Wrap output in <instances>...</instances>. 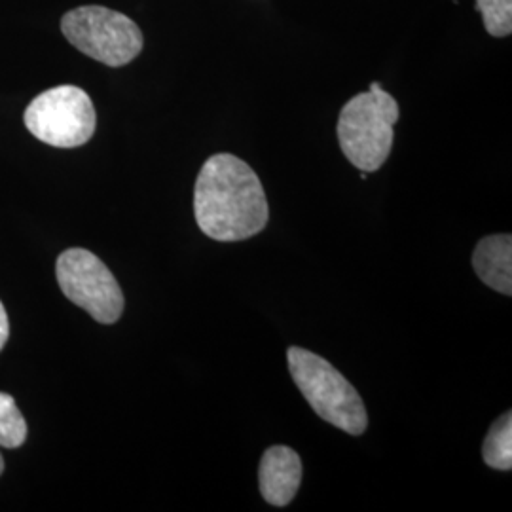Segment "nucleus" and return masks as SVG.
<instances>
[{"label": "nucleus", "instance_id": "8", "mask_svg": "<svg viewBox=\"0 0 512 512\" xmlns=\"http://www.w3.org/2000/svg\"><path fill=\"white\" fill-rule=\"evenodd\" d=\"M476 274L501 294H512V238L509 234H497L482 239L473 255Z\"/></svg>", "mask_w": 512, "mask_h": 512}, {"label": "nucleus", "instance_id": "9", "mask_svg": "<svg viewBox=\"0 0 512 512\" xmlns=\"http://www.w3.org/2000/svg\"><path fill=\"white\" fill-rule=\"evenodd\" d=\"M482 456L486 465L497 471H511L512 467V416L503 414L495 421L482 446Z\"/></svg>", "mask_w": 512, "mask_h": 512}, {"label": "nucleus", "instance_id": "3", "mask_svg": "<svg viewBox=\"0 0 512 512\" xmlns=\"http://www.w3.org/2000/svg\"><path fill=\"white\" fill-rule=\"evenodd\" d=\"M287 361L298 389L321 420L349 435L365 433L368 416L363 399L338 368L302 348L289 349Z\"/></svg>", "mask_w": 512, "mask_h": 512}, {"label": "nucleus", "instance_id": "7", "mask_svg": "<svg viewBox=\"0 0 512 512\" xmlns=\"http://www.w3.org/2000/svg\"><path fill=\"white\" fill-rule=\"evenodd\" d=\"M260 492L262 497L274 505L285 507L298 494L302 482V461L289 446H272L260 459Z\"/></svg>", "mask_w": 512, "mask_h": 512}, {"label": "nucleus", "instance_id": "2", "mask_svg": "<svg viewBox=\"0 0 512 512\" xmlns=\"http://www.w3.org/2000/svg\"><path fill=\"white\" fill-rule=\"evenodd\" d=\"M399 116V103L378 82L348 101L340 112L336 131L349 162L366 173L378 171L389 158Z\"/></svg>", "mask_w": 512, "mask_h": 512}, {"label": "nucleus", "instance_id": "6", "mask_svg": "<svg viewBox=\"0 0 512 512\" xmlns=\"http://www.w3.org/2000/svg\"><path fill=\"white\" fill-rule=\"evenodd\" d=\"M57 283L78 308L97 323L112 325L124 311V294L105 262L86 249H69L57 258Z\"/></svg>", "mask_w": 512, "mask_h": 512}, {"label": "nucleus", "instance_id": "13", "mask_svg": "<svg viewBox=\"0 0 512 512\" xmlns=\"http://www.w3.org/2000/svg\"><path fill=\"white\" fill-rule=\"evenodd\" d=\"M2 471H4V459L0 456V475H2Z\"/></svg>", "mask_w": 512, "mask_h": 512}, {"label": "nucleus", "instance_id": "10", "mask_svg": "<svg viewBox=\"0 0 512 512\" xmlns=\"http://www.w3.org/2000/svg\"><path fill=\"white\" fill-rule=\"evenodd\" d=\"M27 439V423L19 412L14 397L0 393V446L19 448Z\"/></svg>", "mask_w": 512, "mask_h": 512}, {"label": "nucleus", "instance_id": "1", "mask_svg": "<svg viewBox=\"0 0 512 512\" xmlns=\"http://www.w3.org/2000/svg\"><path fill=\"white\" fill-rule=\"evenodd\" d=\"M194 215L215 241H243L268 224V202L255 171L232 154L211 156L194 188Z\"/></svg>", "mask_w": 512, "mask_h": 512}, {"label": "nucleus", "instance_id": "4", "mask_svg": "<svg viewBox=\"0 0 512 512\" xmlns=\"http://www.w3.org/2000/svg\"><path fill=\"white\" fill-rule=\"evenodd\" d=\"M61 31L76 50L109 67L128 65L145 44L135 21L105 6L74 8L61 19Z\"/></svg>", "mask_w": 512, "mask_h": 512}, {"label": "nucleus", "instance_id": "5", "mask_svg": "<svg viewBox=\"0 0 512 512\" xmlns=\"http://www.w3.org/2000/svg\"><path fill=\"white\" fill-rule=\"evenodd\" d=\"M25 126L38 141L55 148L86 145L97 116L90 95L76 86H57L40 93L25 110Z\"/></svg>", "mask_w": 512, "mask_h": 512}, {"label": "nucleus", "instance_id": "12", "mask_svg": "<svg viewBox=\"0 0 512 512\" xmlns=\"http://www.w3.org/2000/svg\"><path fill=\"white\" fill-rule=\"evenodd\" d=\"M8 336H10V321H8V313H6L2 302H0V351L6 346Z\"/></svg>", "mask_w": 512, "mask_h": 512}, {"label": "nucleus", "instance_id": "11", "mask_svg": "<svg viewBox=\"0 0 512 512\" xmlns=\"http://www.w3.org/2000/svg\"><path fill=\"white\" fill-rule=\"evenodd\" d=\"M484 27L492 37H509L512 33V0H476Z\"/></svg>", "mask_w": 512, "mask_h": 512}]
</instances>
